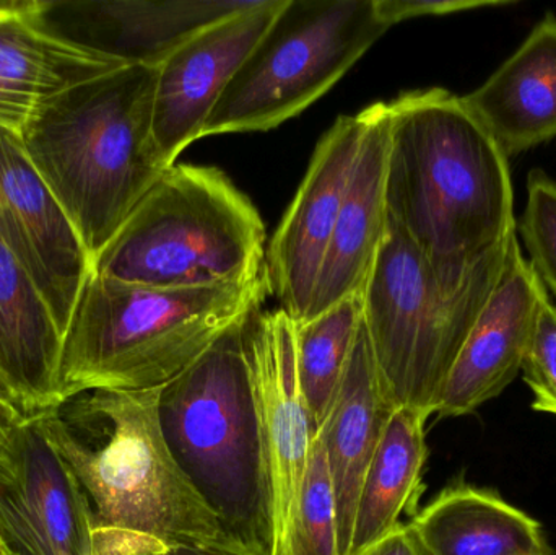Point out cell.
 <instances>
[{"instance_id": "6da1fadb", "label": "cell", "mask_w": 556, "mask_h": 555, "mask_svg": "<svg viewBox=\"0 0 556 555\" xmlns=\"http://www.w3.org/2000/svg\"><path fill=\"white\" fill-rule=\"evenodd\" d=\"M160 394L162 388L87 390L38 417L84 499L94 555L231 544L169 452Z\"/></svg>"}, {"instance_id": "7a4b0ae2", "label": "cell", "mask_w": 556, "mask_h": 555, "mask_svg": "<svg viewBox=\"0 0 556 555\" xmlns=\"http://www.w3.org/2000/svg\"><path fill=\"white\" fill-rule=\"evenodd\" d=\"M388 111L389 218L438 269H469L516 231L508 159L446 88L408 91Z\"/></svg>"}, {"instance_id": "3957f363", "label": "cell", "mask_w": 556, "mask_h": 555, "mask_svg": "<svg viewBox=\"0 0 556 555\" xmlns=\"http://www.w3.org/2000/svg\"><path fill=\"white\" fill-rule=\"evenodd\" d=\"M156 67L124 65L54 98L18 136L91 264L168 166L153 137Z\"/></svg>"}, {"instance_id": "277c9868", "label": "cell", "mask_w": 556, "mask_h": 555, "mask_svg": "<svg viewBox=\"0 0 556 555\" xmlns=\"http://www.w3.org/2000/svg\"><path fill=\"white\" fill-rule=\"evenodd\" d=\"M266 273L199 289H156L91 273L62 341L61 400L163 388L231 326L260 312Z\"/></svg>"}, {"instance_id": "5b68a950", "label": "cell", "mask_w": 556, "mask_h": 555, "mask_svg": "<svg viewBox=\"0 0 556 555\" xmlns=\"http://www.w3.org/2000/svg\"><path fill=\"white\" fill-rule=\"evenodd\" d=\"M247 321L231 326L162 388L160 420L173 458L217 515L228 543L253 555H274L263 446L244 349Z\"/></svg>"}, {"instance_id": "8992f818", "label": "cell", "mask_w": 556, "mask_h": 555, "mask_svg": "<svg viewBox=\"0 0 556 555\" xmlns=\"http://www.w3.org/2000/svg\"><path fill=\"white\" fill-rule=\"evenodd\" d=\"M509 237L469 269L453 273L434 267L389 218L362 297L363 325L395 407L434 416L451 368L502 276Z\"/></svg>"}, {"instance_id": "52a82bcc", "label": "cell", "mask_w": 556, "mask_h": 555, "mask_svg": "<svg viewBox=\"0 0 556 555\" xmlns=\"http://www.w3.org/2000/svg\"><path fill=\"white\" fill-rule=\"evenodd\" d=\"M266 227L212 166L173 165L147 192L93 273L156 289H199L263 273Z\"/></svg>"}, {"instance_id": "ba28073f", "label": "cell", "mask_w": 556, "mask_h": 555, "mask_svg": "<svg viewBox=\"0 0 556 555\" xmlns=\"http://www.w3.org/2000/svg\"><path fill=\"white\" fill-rule=\"evenodd\" d=\"M388 29L376 0H285L202 137L280 126L327 93Z\"/></svg>"}, {"instance_id": "9c48e42d", "label": "cell", "mask_w": 556, "mask_h": 555, "mask_svg": "<svg viewBox=\"0 0 556 555\" xmlns=\"http://www.w3.org/2000/svg\"><path fill=\"white\" fill-rule=\"evenodd\" d=\"M244 349L263 446L274 555H281L314 439L298 380L294 323L283 310L254 313L244 325Z\"/></svg>"}, {"instance_id": "30bf717a", "label": "cell", "mask_w": 556, "mask_h": 555, "mask_svg": "<svg viewBox=\"0 0 556 555\" xmlns=\"http://www.w3.org/2000/svg\"><path fill=\"white\" fill-rule=\"evenodd\" d=\"M0 234L35 280L64 336L93 264L71 218L29 160L18 134L3 127Z\"/></svg>"}, {"instance_id": "8fae6325", "label": "cell", "mask_w": 556, "mask_h": 555, "mask_svg": "<svg viewBox=\"0 0 556 555\" xmlns=\"http://www.w3.org/2000/svg\"><path fill=\"white\" fill-rule=\"evenodd\" d=\"M365 111L340 116L317 143L306 176L269 244V292L294 325L306 319L365 130Z\"/></svg>"}, {"instance_id": "7c38bea8", "label": "cell", "mask_w": 556, "mask_h": 555, "mask_svg": "<svg viewBox=\"0 0 556 555\" xmlns=\"http://www.w3.org/2000/svg\"><path fill=\"white\" fill-rule=\"evenodd\" d=\"M285 0H256L186 39L156 67L153 137L168 168L201 139L225 88L274 22Z\"/></svg>"}, {"instance_id": "4fadbf2b", "label": "cell", "mask_w": 556, "mask_h": 555, "mask_svg": "<svg viewBox=\"0 0 556 555\" xmlns=\"http://www.w3.org/2000/svg\"><path fill=\"white\" fill-rule=\"evenodd\" d=\"M256 0H38L31 18L55 38L126 65L159 67L205 26Z\"/></svg>"}, {"instance_id": "5bb4252c", "label": "cell", "mask_w": 556, "mask_h": 555, "mask_svg": "<svg viewBox=\"0 0 556 555\" xmlns=\"http://www.w3.org/2000/svg\"><path fill=\"white\" fill-rule=\"evenodd\" d=\"M0 540L9 555H94L84 499L38 419L10 427V469L0 475Z\"/></svg>"}, {"instance_id": "9a60e30c", "label": "cell", "mask_w": 556, "mask_h": 555, "mask_svg": "<svg viewBox=\"0 0 556 555\" xmlns=\"http://www.w3.org/2000/svg\"><path fill=\"white\" fill-rule=\"evenodd\" d=\"M547 295L515 231L498 283L451 368L434 416H469L516 380Z\"/></svg>"}, {"instance_id": "2e32d148", "label": "cell", "mask_w": 556, "mask_h": 555, "mask_svg": "<svg viewBox=\"0 0 556 555\" xmlns=\"http://www.w3.org/2000/svg\"><path fill=\"white\" fill-rule=\"evenodd\" d=\"M62 341L48 302L0 234V404L13 422L61 403Z\"/></svg>"}, {"instance_id": "e0dca14e", "label": "cell", "mask_w": 556, "mask_h": 555, "mask_svg": "<svg viewBox=\"0 0 556 555\" xmlns=\"http://www.w3.org/2000/svg\"><path fill=\"white\" fill-rule=\"evenodd\" d=\"M365 130L306 319L362 295L388 235V103L366 108Z\"/></svg>"}, {"instance_id": "ac0fdd59", "label": "cell", "mask_w": 556, "mask_h": 555, "mask_svg": "<svg viewBox=\"0 0 556 555\" xmlns=\"http://www.w3.org/2000/svg\"><path fill=\"white\" fill-rule=\"evenodd\" d=\"M506 159L556 137V16L531 35L477 90L463 97Z\"/></svg>"}, {"instance_id": "d6986e66", "label": "cell", "mask_w": 556, "mask_h": 555, "mask_svg": "<svg viewBox=\"0 0 556 555\" xmlns=\"http://www.w3.org/2000/svg\"><path fill=\"white\" fill-rule=\"evenodd\" d=\"M31 9L25 2L0 23V127L16 134L49 101L126 65L49 35Z\"/></svg>"}, {"instance_id": "ffe728a7", "label": "cell", "mask_w": 556, "mask_h": 555, "mask_svg": "<svg viewBox=\"0 0 556 555\" xmlns=\"http://www.w3.org/2000/svg\"><path fill=\"white\" fill-rule=\"evenodd\" d=\"M394 409L362 325L332 411L319 430L336 492L340 555H349L363 479Z\"/></svg>"}, {"instance_id": "44dd1931", "label": "cell", "mask_w": 556, "mask_h": 555, "mask_svg": "<svg viewBox=\"0 0 556 555\" xmlns=\"http://www.w3.org/2000/svg\"><path fill=\"white\" fill-rule=\"evenodd\" d=\"M425 555H529L552 551L544 527L492 489L447 485L410 524Z\"/></svg>"}, {"instance_id": "7402d4cb", "label": "cell", "mask_w": 556, "mask_h": 555, "mask_svg": "<svg viewBox=\"0 0 556 555\" xmlns=\"http://www.w3.org/2000/svg\"><path fill=\"white\" fill-rule=\"evenodd\" d=\"M428 414L395 407L363 479L349 555H362L418 514L427 465Z\"/></svg>"}, {"instance_id": "603a6c76", "label": "cell", "mask_w": 556, "mask_h": 555, "mask_svg": "<svg viewBox=\"0 0 556 555\" xmlns=\"http://www.w3.org/2000/svg\"><path fill=\"white\" fill-rule=\"evenodd\" d=\"M362 325V295L350 297L323 315L294 325L298 380L314 436L332 411Z\"/></svg>"}, {"instance_id": "cb8c5ba5", "label": "cell", "mask_w": 556, "mask_h": 555, "mask_svg": "<svg viewBox=\"0 0 556 555\" xmlns=\"http://www.w3.org/2000/svg\"><path fill=\"white\" fill-rule=\"evenodd\" d=\"M281 555H340L336 492L323 433L311 445L296 510Z\"/></svg>"}, {"instance_id": "d4e9b609", "label": "cell", "mask_w": 556, "mask_h": 555, "mask_svg": "<svg viewBox=\"0 0 556 555\" xmlns=\"http://www.w3.org/2000/svg\"><path fill=\"white\" fill-rule=\"evenodd\" d=\"M516 234L529 253V266L556 297V181L534 169L528 178V202Z\"/></svg>"}, {"instance_id": "484cf974", "label": "cell", "mask_w": 556, "mask_h": 555, "mask_svg": "<svg viewBox=\"0 0 556 555\" xmlns=\"http://www.w3.org/2000/svg\"><path fill=\"white\" fill-rule=\"evenodd\" d=\"M521 371L534 396L532 409L556 416V306L548 295L539 310Z\"/></svg>"}, {"instance_id": "4316f807", "label": "cell", "mask_w": 556, "mask_h": 555, "mask_svg": "<svg viewBox=\"0 0 556 555\" xmlns=\"http://www.w3.org/2000/svg\"><path fill=\"white\" fill-rule=\"evenodd\" d=\"M509 0H376L382 22L391 28L405 20L417 16L450 15L466 10L485 9V7L509 5Z\"/></svg>"}, {"instance_id": "83f0119b", "label": "cell", "mask_w": 556, "mask_h": 555, "mask_svg": "<svg viewBox=\"0 0 556 555\" xmlns=\"http://www.w3.org/2000/svg\"><path fill=\"white\" fill-rule=\"evenodd\" d=\"M362 555H425L410 525H399L384 540Z\"/></svg>"}, {"instance_id": "f1b7e54d", "label": "cell", "mask_w": 556, "mask_h": 555, "mask_svg": "<svg viewBox=\"0 0 556 555\" xmlns=\"http://www.w3.org/2000/svg\"><path fill=\"white\" fill-rule=\"evenodd\" d=\"M150 555H253L231 544H176Z\"/></svg>"}, {"instance_id": "f546056e", "label": "cell", "mask_w": 556, "mask_h": 555, "mask_svg": "<svg viewBox=\"0 0 556 555\" xmlns=\"http://www.w3.org/2000/svg\"><path fill=\"white\" fill-rule=\"evenodd\" d=\"M12 426L13 424L0 417V475H5L10 469V427Z\"/></svg>"}, {"instance_id": "4dcf8cb0", "label": "cell", "mask_w": 556, "mask_h": 555, "mask_svg": "<svg viewBox=\"0 0 556 555\" xmlns=\"http://www.w3.org/2000/svg\"><path fill=\"white\" fill-rule=\"evenodd\" d=\"M25 2H0V23L18 12Z\"/></svg>"}, {"instance_id": "1f68e13d", "label": "cell", "mask_w": 556, "mask_h": 555, "mask_svg": "<svg viewBox=\"0 0 556 555\" xmlns=\"http://www.w3.org/2000/svg\"><path fill=\"white\" fill-rule=\"evenodd\" d=\"M0 417H2L3 420H7V422L15 424L12 419H10L9 416H7L5 411H3L2 404H0Z\"/></svg>"}, {"instance_id": "d6a6232c", "label": "cell", "mask_w": 556, "mask_h": 555, "mask_svg": "<svg viewBox=\"0 0 556 555\" xmlns=\"http://www.w3.org/2000/svg\"><path fill=\"white\" fill-rule=\"evenodd\" d=\"M0 555H9L7 554L5 547H3L2 540H0Z\"/></svg>"}, {"instance_id": "836d02e7", "label": "cell", "mask_w": 556, "mask_h": 555, "mask_svg": "<svg viewBox=\"0 0 556 555\" xmlns=\"http://www.w3.org/2000/svg\"><path fill=\"white\" fill-rule=\"evenodd\" d=\"M529 555H556L555 554V551L552 550V551H548V553H542V554H529Z\"/></svg>"}]
</instances>
